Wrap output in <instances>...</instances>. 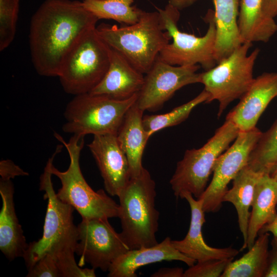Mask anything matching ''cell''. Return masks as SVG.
<instances>
[{
	"mask_svg": "<svg viewBox=\"0 0 277 277\" xmlns=\"http://www.w3.org/2000/svg\"><path fill=\"white\" fill-rule=\"evenodd\" d=\"M98 20L82 1L45 0L32 16L29 27L30 54L36 72L58 77L68 53Z\"/></svg>",
	"mask_w": 277,
	"mask_h": 277,
	"instance_id": "6da1fadb",
	"label": "cell"
},
{
	"mask_svg": "<svg viewBox=\"0 0 277 277\" xmlns=\"http://www.w3.org/2000/svg\"><path fill=\"white\" fill-rule=\"evenodd\" d=\"M47 162L39 179V190L44 191L47 210L41 238L28 244L23 256L27 269L44 256L56 261L62 277H95V269L82 268L76 263L77 227L73 223L74 208L61 201L55 193Z\"/></svg>",
	"mask_w": 277,
	"mask_h": 277,
	"instance_id": "7a4b0ae2",
	"label": "cell"
},
{
	"mask_svg": "<svg viewBox=\"0 0 277 277\" xmlns=\"http://www.w3.org/2000/svg\"><path fill=\"white\" fill-rule=\"evenodd\" d=\"M54 135L63 144L70 159L69 167L64 171L54 166L53 159L63 147L62 145H58L47 162L51 173L56 176L62 184V187L56 193L57 197L71 205L82 219L118 217L119 205L103 189L94 191L82 174L80 159L84 145V137L73 135L69 142H66L58 133L55 132Z\"/></svg>",
	"mask_w": 277,
	"mask_h": 277,
	"instance_id": "3957f363",
	"label": "cell"
},
{
	"mask_svg": "<svg viewBox=\"0 0 277 277\" xmlns=\"http://www.w3.org/2000/svg\"><path fill=\"white\" fill-rule=\"evenodd\" d=\"M155 187L150 173L143 168L138 175L131 177L118 195L120 234L130 249L158 243L160 213L155 205Z\"/></svg>",
	"mask_w": 277,
	"mask_h": 277,
	"instance_id": "277c9868",
	"label": "cell"
},
{
	"mask_svg": "<svg viewBox=\"0 0 277 277\" xmlns=\"http://www.w3.org/2000/svg\"><path fill=\"white\" fill-rule=\"evenodd\" d=\"M100 37L121 53L137 70L146 74L171 37L163 29L158 11H142L135 24L118 27L102 24L96 27Z\"/></svg>",
	"mask_w": 277,
	"mask_h": 277,
	"instance_id": "5b68a950",
	"label": "cell"
},
{
	"mask_svg": "<svg viewBox=\"0 0 277 277\" xmlns=\"http://www.w3.org/2000/svg\"><path fill=\"white\" fill-rule=\"evenodd\" d=\"M110 51L96 27L86 31L62 63L58 77L65 92L74 96L90 93L108 69Z\"/></svg>",
	"mask_w": 277,
	"mask_h": 277,
	"instance_id": "8992f818",
	"label": "cell"
},
{
	"mask_svg": "<svg viewBox=\"0 0 277 277\" xmlns=\"http://www.w3.org/2000/svg\"><path fill=\"white\" fill-rule=\"evenodd\" d=\"M138 94L123 100L90 93L75 95L67 105L64 115L65 133L81 137L87 134L116 135L129 109Z\"/></svg>",
	"mask_w": 277,
	"mask_h": 277,
	"instance_id": "52a82bcc",
	"label": "cell"
},
{
	"mask_svg": "<svg viewBox=\"0 0 277 277\" xmlns=\"http://www.w3.org/2000/svg\"><path fill=\"white\" fill-rule=\"evenodd\" d=\"M239 132L234 124L226 120L202 147L186 151L170 180L176 197L181 198L188 192L200 198L207 187L217 158L229 147Z\"/></svg>",
	"mask_w": 277,
	"mask_h": 277,
	"instance_id": "ba28073f",
	"label": "cell"
},
{
	"mask_svg": "<svg viewBox=\"0 0 277 277\" xmlns=\"http://www.w3.org/2000/svg\"><path fill=\"white\" fill-rule=\"evenodd\" d=\"M155 8L163 29L169 33L172 40L160 52L158 57L161 60L174 66L199 65L205 71L216 65V27L213 10H208L204 17L208 24L206 33L197 36L179 29L180 11L177 9L169 4L164 9Z\"/></svg>",
	"mask_w": 277,
	"mask_h": 277,
	"instance_id": "9c48e42d",
	"label": "cell"
},
{
	"mask_svg": "<svg viewBox=\"0 0 277 277\" xmlns=\"http://www.w3.org/2000/svg\"><path fill=\"white\" fill-rule=\"evenodd\" d=\"M252 44L243 43L214 67L199 73V83L209 94L207 103H219V117L232 102L244 95L254 79L253 69L260 50L255 48L249 54Z\"/></svg>",
	"mask_w": 277,
	"mask_h": 277,
	"instance_id": "30bf717a",
	"label": "cell"
},
{
	"mask_svg": "<svg viewBox=\"0 0 277 277\" xmlns=\"http://www.w3.org/2000/svg\"><path fill=\"white\" fill-rule=\"evenodd\" d=\"M262 133L256 127L240 131L233 144L217 158L212 179L199 198L203 201L205 212H216L221 209L228 185L248 165L250 155Z\"/></svg>",
	"mask_w": 277,
	"mask_h": 277,
	"instance_id": "8fae6325",
	"label": "cell"
},
{
	"mask_svg": "<svg viewBox=\"0 0 277 277\" xmlns=\"http://www.w3.org/2000/svg\"><path fill=\"white\" fill-rule=\"evenodd\" d=\"M108 219H82L77 225L75 253L80 256V266L87 263L95 269L107 271L116 259L130 250Z\"/></svg>",
	"mask_w": 277,
	"mask_h": 277,
	"instance_id": "7c38bea8",
	"label": "cell"
},
{
	"mask_svg": "<svg viewBox=\"0 0 277 277\" xmlns=\"http://www.w3.org/2000/svg\"><path fill=\"white\" fill-rule=\"evenodd\" d=\"M199 65L174 66L158 57L144 76L143 85L135 102L143 111H156L161 109L178 90L199 83Z\"/></svg>",
	"mask_w": 277,
	"mask_h": 277,
	"instance_id": "4fadbf2b",
	"label": "cell"
},
{
	"mask_svg": "<svg viewBox=\"0 0 277 277\" xmlns=\"http://www.w3.org/2000/svg\"><path fill=\"white\" fill-rule=\"evenodd\" d=\"M88 147L100 170L105 190L111 196H118L131 175L128 159L116 135H93Z\"/></svg>",
	"mask_w": 277,
	"mask_h": 277,
	"instance_id": "5bb4252c",
	"label": "cell"
},
{
	"mask_svg": "<svg viewBox=\"0 0 277 277\" xmlns=\"http://www.w3.org/2000/svg\"><path fill=\"white\" fill-rule=\"evenodd\" d=\"M277 97V71L264 72L254 77L239 103L228 113L226 120L240 131H246L256 125L269 104Z\"/></svg>",
	"mask_w": 277,
	"mask_h": 277,
	"instance_id": "9a60e30c",
	"label": "cell"
},
{
	"mask_svg": "<svg viewBox=\"0 0 277 277\" xmlns=\"http://www.w3.org/2000/svg\"><path fill=\"white\" fill-rule=\"evenodd\" d=\"M181 198L185 199L189 203L191 220L189 230L184 239L172 240L175 248L196 262L234 258L239 253V250L231 247L220 248L208 245L202 232L203 225L206 222L202 200H195L192 194L188 192L184 193Z\"/></svg>",
	"mask_w": 277,
	"mask_h": 277,
	"instance_id": "2e32d148",
	"label": "cell"
},
{
	"mask_svg": "<svg viewBox=\"0 0 277 277\" xmlns=\"http://www.w3.org/2000/svg\"><path fill=\"white\" fill-rule=\"evenodd\" d=\"M144 82L143 74L121 53L111 48L108 69L100 83L90 92L123 100L138 94Z\"/></svg>",
	"mask_w": 277,
	"mask_h": 277,
	"instance_id": "e0dca14e",
	"label": "cell"
},
{
	"mask_svg": "<svg viewBox=\"0 0 277 277\" xmlns=\"http://www.w3.org/2000/svg\"><path fill=\"white\" fill-rule=\"evenodd\" d=\"M163 261H180L189 267L196 261L179 251L169 237L150 247L130 249L116 259L108 269L109 277H136V271L148 264Z\"/></svg>",
	"mask_w": 277,
	"mask_h": 277,
	"instance_id": "ac0fdd59",
	"label": "cell"
},
{
	"mask_svg": "<svg viewBox=\"0 0 277 277\" xmlns=\"http://www.w3.org/2000/svg\"><path fill=\"white\" fill-rule=\"evenodd\" d=\"M14 193L11 180L1 179L0 249L9 261L23 257L28 246L16 214Z\"/></svg>",
	"mask_w": 277,
	"mask_h": 277,
	"instance_id": "d6986e66",
	"label": "cell"
},
{
	"mask_svg": "<svg viewBox=\"0 0 277 277\" xmlns=\"http://www.w3.org/2000/svg\"><path fill=\"white\" fill-rule=\"evenodd\" d=\"M144 111L135 103L126 112L116 136L128 159L131 177L138 175L142 169V157L150 137L143 125Z\"/></svg>",
	"mask_w": 277,
	"mask_h": 277,
	"instance_id": "ffe728a7",
	"label": "cell"
},
{
	"mask_svg": "<svg viewBox=\"0 0 277 277\" xmlns=\"http://www.w3.org/2000/svg\"><path fill=\"white\" fill-rule=\"evenodd\" d=\"M240 0H213L216 27L214 57L216 64L228 56L242 43L239 28Z\"/></svg>",
	"mask_w": 277,
	"mask_h": 277,
	"instance_id": "44dd1931",
	"label": "cell"
},
{
	"mask_svg": "<svg viewBox=\"0 0 277 277\" xmlns=\"http://www.w3.org/2000/svg\"><path fill=\"white\" fill-rule=\"evenodd\" d=\"M249 221L247 248L254 243L259 231L271 223L277 212V181L264 173L258 182L251 204Z\"/></svg>",
	"mask_w": 277,
	"mask_h": 277,
	"instance_id": "7402d4cb",
	"label": "cell"
},
{
	"mask_svg": "<svg viewBox=\"0 0 277 277\" xmlns=\"http://www.w3.org/2000/svg\"><path fill=\"white\" fill-rule=\"evenodd\" d=\"M264 173L254 170L248 165H246L232 180V187L227 190L223 197V202L232 203L237 212L239 227L244 240L240 251L247 248L250 216L249 209L251 207L255 186Z\"/></svg>",
	"mask_w": 277,
	"mask_h": 277,
	"instance_id": "603a6c76",
	"label": "cell"
},
{
	"mask_svg": "<svg viewBox=\"0 0 277 277\" xmlns=\"http://www.w3.org/2000/svg\"><path fill=\"white\" fill-rule=\"evenodd\" d=\"M263 0H240L238 28L243 43L268 42L277 32L274 18L265 15Z\"/></svg>",
	"mask_w": 277,
	"mask_h": 277,
	"instance_id": "cb8c5ba5",
	"label": "cell"
},
{
	"mask_svg": "<svg viewBox=\"0 0 277 277\" xmlns=\"http://www.w3.org/2000/svg\"><path fill=\"white\" fill-rule=\"evenodd\" d=\"M254 244L242 257L232 261L221 277H264L268 256L270 233L258 234Z\"/></svg>",
	"mask_w": 277,
	"mask_h": 277,
	"instance_id": "d4e9b609",
	"label": "cell"
},
{
	"mask_svg": "<svg viewBox=\"0 0 277 277\" xmlns=\"http://www.w3.org/2000/svg\"><path fill=\"white\" fill-rule=\"evenodd\" d=\"M135 0H82L84 6L98 19H112L125 25L137 22L142 10L132 6Z\"/></svg>",
	"mask_w": 277,
	"mask_h": 277,
	"instance_id": "484cf974",
	"label": "cell"
},
{
	"mask_svg": "<svg viewBox=\"0 0 277 277\" xmlns=\"http://www.w3.org/2000/svg\"><path fill=\"white\" fill-rule=\"evenodd\" d=\"M208 98L209 94L204 89L190 101L176 107L169 112L144 115L143 117L144 128L150 137L163 129L178 125L188 117L195 107L203 103H207Z\"/></svg>",
	"mask_w": 277,
	"mask_h": 277,
	"instance_id": "4316f807",
	"label": "cell"
},
{
	"mask_svg": "<svg viewBox=\"0 0 277 277\" xmlns=\"http://www.w3.org/2000/svg\"><path fill=\"white\" fill-rule=\"evenodd\" d=\"M277 163V120L262 134L251 152L248 165L255 171L269 174Z\"/></svg>",
	"mask_w": 277,
	"mask_h": 277,
	"instance_id": "83f0119b",
	"label": "cell"
},
{
	"mask_svg": "<svg viewBox=\"0 0 277 277\" xmlns=\"http://www.w3.org/2000/svg\"><path fill=\"white\" fill-rule=\"evenodd\" d=\"M20 0H0V51L8 48L14 39Z\"/></svg>",
	"mask_w": 277,
	"mask_h": 277,
	"instance_id": "f1b7e54d",
	"label": "cell"
},
{
	"mask_svg": "<svg viewBox=\"0 0 277 277\" xmlns=\"http://www.w3.org/2000/svg\"><path fill=\"white\" fill-rule=\"evenodd\" d=\"M233 259L196 262L184 271L183 277H221Z\"/></svg>",
	"mask_w": 277,
	"mask_h": 277,
	"instance_id": "f546056e",
	"label": "cell"
},
{
	"mask_svg": "<svg viewBox=\"0 0 277 277\" xmlns=\"http://www.w3.org/2000/svg\"><path fill=\"white\" fill-rule=\"evenodd\" d=\"M27 277H62L61 273L55 260L47 254L41 258L30 269Z\"/></svg>",
	"mask_w": 277,
	"mask_h": 277,
	"instance_id": "4dcf8cb0",
	"label": "cell"
},
{
	"mask_svg": "<svg viewBox=\"0 0 277 277\" xmlns=\"http://www.w3.org/2000/svg\"><path fill=\"white\" fill-rule=\"evenodd\" d=\"M29 173L10 160L0 162V175L3 180H11L18 176H28Z\"/></svg>",
	"mask_w": 277,
	"mask_h": 277,
	"instance_id": "1f68e13d",
	"label": "cell"
},
{
	"mask_svg": "<svg viewBox=\"0 0 277 277\" xmlns=\"http://www.w3.org/2000/svg\"><path fill=\"white\" fill-rule=\"evenodd\" d=\"M269 250L267 266L264 277H277V238L273 236Z\"/></svg>",
	"mask_w": 277,
	"mask_h": 277,
	"instance_id": "d6a6232c",
	"label": "cell"
},
{
	"mask_svg": "<svg viewBox=\"0 0 277 277\" xmlns=\"http://www.w3.org/2000/svg\"><path fill=\"white\" fill-rule=\"evenodd\" d=\"M184 271L181 267L162 268L153 273L152 277H183Z\"/></svg>",
	"mask_w": 277,
	"mask_h": 277,
	"instance_id": "836d02e7",
	"label": "cell"
},
{
	"mask_svg": "<svg viewBox=\"0 0 277 277\" xmlns=\"http://www.w3.org/2000/svg\"><path fill=\"white\" fill-rule=\"evenodd\" d=\"M263 8L267 16L273 18L277 16V0H263Z\"/></svg>",
	"mask_w": 277,
	"mask_h": 277,
	"instance_id": "e575fe53",
	"label": "cell"
},
{
	"mask_svg": "<svg viewBox=\"0 0 277 277\" xmlns=\"http://www.w3.org/2000/svg\"><path fill=\"white\" fill-rule=\"evenodd\" d=\"M199 0H168V4L181 11L194 4Z\"/></svg>",
	"mask_w": 277,
	"mask_h": 277,
	"instance_id": "d590c367",
	"label": "cell"
},
{
	"mask_svg": "<svg viewBox=\"0 0 277 277\" xmlns=\"http://www.w3.org/2000/svg\"><path fill=\"white\" fill-rule=\"evenodd\" d=\"M265 232L271 233L277 238V212L274 219L271 223L264 225L259 231L258 234Z\"/></svg>",
	"mask_w": 277,
	"mask_h": 277,
	"instance_id": "8d00e7d4",
	"label": "cell"
},
{
	"mask_svg": "<svg viewBox=\"0 0 277 277\" xmlns=\"http://www.w3.org/2000/svg\"><path fill=\"white\" fill-rule=\"evenodd\" d=\"M269 174L272 178L277 181V163L274 165Z\"/></svg>",
	"mask_w": 277,
	"mask_h": 277,
	"instance_id": "74e56055",
	"label": "cell"
}]
</instances>
